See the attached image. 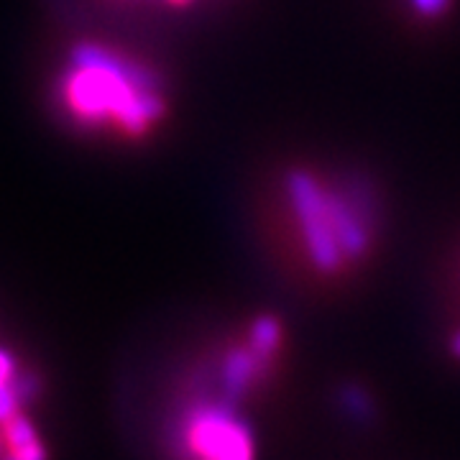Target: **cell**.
<instances>
[{"label":"cell","instance_id":"1","mask_svg":"<svg viewBox=\"0 0 460 460\" xmlns=\"http://www.w3.org/2000/svg\"><path fill=\"white\" fill-rule=\"evenodd\" d=\"M57 108L80 131L118 141H144L162 131L169 115L164 77L141 57L80 41L57 72Z\"/></svg>","mask_w":460,"mask_h":460},{"label":"cell","instance_id":"2","mask_svg":"<svg viewBox=\"0 0 460 460\" xmlns=\"http://www.w3.org/2000/svg\"><path fill=\"white\" fill-rule=\"evenodd\" d=\"M289 251L320 279H343L374 253L378 226L368 190L313 166H292L279 184Z\"/></svg>","mask_w":460,"mask_h":460},{"label":"cell","instance_id":"3","mask_svg":"<svg viewBox=\"0 0 460 460\" xmlns=\"http://www.w3.org/2000/svg\"><path fill=\"white\" fill-rule=\"evenodd\" d=\"M181 443L198 460H256L253 432L228 402L195 404L184 417Z\"/></svg>","mask_w":460,"mask_h":460},{"label":"cell","instance_id":"4","mask_svg":"<svg viewBox=\"0 0 460 460\" xmlns=\"http://www.w3.org/2000/svg\"><path fill=\"white\" fill-rule=\"evenodd\" d=\"M277 361L274 353H266L259 345L251 343V338H243L241 343L230 345L223 353L220 363V386H223V402L238 404L256 386H261L269 376V366Z\"/></svg>","mask_w":460,"mask_h":460},{"label":"cell","instance_id":"5","mask_svg":"<svg viewBox=\"0 0 460 460\" xmlns=\"http://www.w3.org/2000/svg\"><path fill=\"white\" fill-rule=\"evenodd\" d=\"M0 438H3L0 460H47V447L23 411L0 425Z\"/></svg>","mask_w":460,"mask_h":460},{"label":"cell","instance_id":"6","mask_svg":"<svg viewBox=\"0 0 460 460\" xmlns=\"http://www.w3.org/2000/svg\"><path fill=\"white\" fill-rule=\"evenodd\" d=\"M411 16H417L420 21H438L450 13L453 0H407Z\"/></svg>","mask_w":460,"mask_h":460},{"label":"cell","instance_id":"7","mask_svg":"<svg viewBox=\"0 0 460 460\" xmlns=\"http://www.w3.org/2000/svg\"><path fill=\"white\" fill-rule=\"evenodd\" d=\"M23 378V371L18 368L16 358L8 353V350H3L0 348V389H8V386H13L16 381Z\"/></svg>","mask_w":460,"mask_h":460},{"label":"cell","instance_id":"8","mask_svg":"<svg viewBox=\"0 0 460 460\" xmlns=\"http://www.w3.org/2000/svg\"><path fill=\"white\" fill-rule=\"evenodd\" d=\"M146 3H156L166 11H187V8H195L202 0H146Z\"/></svg>","mask_w":460,"mask_h":460},{"label":"cell","instance_id":"9","mask_svg":"<svg viewBox=\"0 0 460 460\" xmlns=\"http://www.w3.org/2000/svg\"><path fill=\"white\" fill-rule=\"evenodd\" d=\"M450 353H453V356L460 361V330L453 335V341H450Z\"/></svg>","mask_w":460,"mask_h":460},{"label":"cell","instance_id":"10","mask_svg":"<svg viewBox=\"0 0 460 460\" xmlns=\"http://www.w3.org/2000/svg\"><path fill=\"white\" fill-rule=\"evenodd\" d=\"M0 458H3V438H0Z\"/></svg>","mask_w":460,"mask_h":460}]
</instances>
